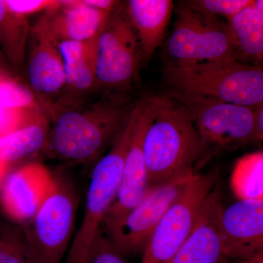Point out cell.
I'll return each mask as SVG.
<instances>
[{
  "label": "cell",
  "instance_id": "6da1fadb",
  "mask_svg": "<svg viewBox=\"0 0 263 263\" xmlns=\"http://www.w3.org/2000/svg\"><path fill=\"white\" fill-rule=\"evenodd\" d=\"M134 106L114 92L86 106L62 109L53 116L44 151L52 158L91 162L114 143Z\"/></svg>",
  "mask_w": 263,
  "mask_h": 263
},
{
  "label": "cell",
  "instance_id": "7a4b0ae2",
  "mask_svg": "<svg viewBox=\"0 0 263 263\" xmlns=\"http://www.w3.org/2000/svg\"><path fill=\"white\" fill-rule=\"evenodd\" d=\"M143 153L150 188L195 174L198 136L190 112L179 100L167 94L154 97Z\"/></svg>",
  "mask_w": 263,
  "mask_h": 263
},
{
  "label": "cell",
  "instance_id": "3957f363",
  "mask_svg": "<svg viewBox=\"0 0 263 263\" xmlns=\"http://www.w3.org/2000/svg\"><path fill=\"white\" fill-rule=\"evenodd\" d=\"M171 90L256 108L263 102L262 66L226 57L192 64L170 63L164 71Z\"/></svg>",
  "mask_w": 263,
  "mask_h": 263
},
{
  "label": "cell",
  "instance_id": "277c9868",
  "mask_svg": "<svg viewBox=\"0 0 263 263\" xmlns=\"http://www.w3.org/2000/svg\"><path fill=\"white\" fill-rule=\"evenodd\" d=\"M167 95L186 107L196 128L199 154L195 167H201L223 152L259 143L255 108L174 90Z\"/></svg>",
  "mask_w": 263,
  "mask_h": 263
},
{
  "label": "cell",
  "instance_id": "5b68a950",
  "mask_svg": "<svg viewBox=\"0 0 263 263\" xmlns=\"http://www.w3.org/2000/svg\"><path fill=\"white\" fill-rule=\"evenodd\" d=\"M136 111V105L108 154L93 169L84 217L73 235L64 263H86L87 261L91 245L101 230L105 215L113 204L120 186Z\"/></svg>",
  "mask_w": 263,
  "mask_h": 263
},
{
  "label": "cell",
  "instance_id": "8992f818",
  "mask_svg": "<svg viewBox=\"0 0 263 263\" xmlns=\"http://www.w3.org/2000/svg\"><path fill=\"white\" fill-rule=\"evenodd\" d=\"M78 196L68 180L55 176L51 193L23 228L39 263H62L72 238Z\"/></svg>",
  "mask_w": 263,
  "mask_h": 263
},
{
  "label": "cell",
  "instance_id": "52a82bcc",
  "mask_svg": "<svg viewBox=\"0 0 263 263\" xmlns=\"http://www.w3.org/2000/svg\"><path fill=\"white\" fill-rule=\"evenodd\" d=\"M142 62L138 37L120 3L109 14L96 40L98 86L122 93L130 87Z\"/></svg>",
  "mask_w": 263,
  "mask_h": 263
},
{
  "label": "cell",
  "instance_id": "ba28073f",
  "mask_svg": "<svg viewBox=\"0 0 263 263\" xmlns=\"http://www.w3.org/2000/svg\"><path fill=\"white\" fill-rule=\"evenodd\" d=\"M176 14L174 31L166 45L173 64L197 63L226 57L239 60L224 19L199 13L183 2L176 8Z\"/></svg>",
  "mask_w": 263,
  "mask_h": 263
},
{
  "label": "cell",
  "instance_id": "9c48e42d",
  "mask_svg": "<svg viewBox=\"0 0 263 263\" xmlns=\"http://www.w3.org/2000/svg\"><path fill=\"white\" fill-rule=\"evenodd\" d=\"M214 176L194 175L156 227L141 263H168L191 234L209 194Z\"/></svg>",
  "mask_w": 263,
  "mask_h": 263
},
{
  "label": "cell",
  "instance_id": "30bf717a",
  "mask_svg": "<svg viewBox=\"0 0 263 263\" xmlns=\"http://www.w3.org/2000/svg\"><path fill=\"white\" fill-rule=\"evenodd\" d=\"M190 179L175 180L151 187L122 220L102 231L124 257L143 254L156 227Z\"/></svg>",
  "mask_w": 263,
  "mask_h": 263
},
{
  "label": "cell",
  "instance_id": "8fae6325",
  "mask_svg": "<svg viewBox=\"0 0 263 263\" xmlns=\"http://www.w3.org/2000/svg\"><path fill=\"white\" fill-rule=\"evenodd\" d=\"M153 114L154 97L137 103L136 119L124 160L120 186L104 219L102 230L108 229L122 220L150 189L143 153V141Z\"/></svg>",
  "mask_w": 263,
  "mask_h": 263
},
{
  "label": "cell",
  "instance_id": "7c38bea8",
  "mask_svg": "<svg viewBox=\"0 0 263 263\" xmlns=\"http://www.w3.org/2000/svg\"><path fill=\"white\" fill-rule=\"evenodd\" d=\"M55 176L44 164L29 162L5 178L0 203L3 212L15 222H27L51 193Z\"/></svg>",
  "mask_w": 263,
  "mask_h": 263
},
{
  "label": "cell",
  "instance_id": "4fadbf2b",
  "mask_svg": "<svg viewBox=\"0 0 263 263\" xmlns=\"http://www.w3.org/2000/svg\"><path fill=\"white\" fill-rule=\"evenodd\" d=\"M219 233L228 259L248 258L263 250V200H238L224 207Z\"/></svg>",
  "mask_w": 263,
  "mask_h": 263
},
{
  "label": "cell",
  "instance_id": "5bb4252c",
  "mask_svg": "<svg viewBox=\"0 0 263 263\" xmlns=\"http://www.w3.org/2000/svg\"><path fill=\"white\" fill-rule=\"evenodd\" d=\"M27 57V78L41 96L59 94L65 87V73L59 43L51 35L46 14L31 27Z\"/></svg>",
  "mask_w": 263,
  "mask_h": 263
},
{
  "label": "cell",
  "instance_id": "9a60e30c",
  "mask_svg": "<svg viewBox=\"0 0 263 263\" xmlns=\"http://www.w3.org/2000/svg\"><path fill=\"white\" fill-rule=\"evenodd\" d=\"M224 206L219 192L209 194L196 224L168 263H228L221 249L219 224Z\"/></svg>",
  "mask_w": 263,
  "mask_h": 263
},
{
  "label": "cell",
  "instance_id": "2e32d148",
  "mask_svg": "<svg viewBox=\"0 0 263 263\" xmlns=\"http://www.w3.org/2000/svg\"><path fill=\"white\" fill-rule=\"evenodd\" d=\"M60 3L58 9L45 13L48 29L58 43L93 39L110 13L90 8L82 0H60Z\"/></svg>",
  "mask_w": 263,
  "mask_h": 263
},
{
  "label": "cell",
  "instance_id": "e0dca14e",
  "mask_svg": "<svg viewBox=\"0 0 263 263\" xmlns=\"http://www.w3.org/2000/svg\"><path fill=\"white\" fill-rule=\"evenodd\" d=\"M174 5L171 0H129L125 3L141 48L142 61H149L162 44Z\"/></svg>",
  "mask_w": 263,
  "mask_h": 263
},
{
  "label": "cell",
  "instance_id": "ac0fdd59",
  "mask_svg": "<svg viewBox=\"0 0 263 263\" xmlns=\"http://www.w3.org/2000/svg\"><path fill=\"white\" fill-rule=\"evenodd\" d=\"M96 40L95 37L88 41L59 43L65 68V88L83 94L98 86L95 69Z\"/></svg>",
  "mask_w": 263,
  "mask_h": 263
},
{
  "label": "cell",
  "instance_id": "d6986e66",
  "mask_svg": "<svg viewBox=\"0 0 263 263\" xmlns=\"http://www.w3.org/2000/svg\"><path fill=\"white\" fill-rule=\"evenodd\" d=\"M226 22L240 61L261 66L263 58V13L251 4Z\"/></svg>",
  "mask_w": 263,
  "mask_h": 263
},
{
  "label": "cell",
  "instance_id": "ffe728a7",
  "mask_svg": "<svg viewBox=\"0 0 263 263\" xmlns=\"http://www.w3.org/2000/svg\"><path fill=\"white\" fill-rule=\"evenodd\" d=\"M50 123L46 115L0 138V161L10 164L27 156L44 151Z\"/></svg>",
  "mask_w": 263,
  "mask_h": 263
},
{
  "label": "cell",
  "instance_id": "44dd1931",
  "mask_svg": "<svg viewBox=\"0 0 263 263\" xmlns=\"http://www.w3.org/2000/svg\"><path fill=\"white\" fill-rule=\"evenodd\" d=\"M31 26L26 17L15 14L0 0V51L15 68L25 62Z\"/></svg>",
  "mask_w": 263,
  "mask_h": 263
},
{
  "label": "cell",
  "instance_id": "7402d4cb",
  "mask_svg": "<svg viewBox=\"0 0 263 263\" xmlns=\"http://www.w3.org/2000/svg\"><path fill=\"white\" fill-rule=\"evenodd\" d=\"M230 187L238 200H263L262 151L238 159L232 171Z\"/></svg>",
  "mask_w": 263,
  "mask_h": 263
},
{
  "label": "cell",
  "instance_id": "603a6c76",
  "mask_svg": "<svg viewBox=\"0 0 263 263\" xmlns=\"http://www.w3.org/2000/svg\"><path fill=\"white\" fill-rule=\"evenodd\" d=\"M0 263H39L23 228H6L0 231Z\"/></svg>",
  "mask_w": 263,
  "mask_h": 263
},
{
  "label": "cell",
  "instance_id": "cb8c5ba5",
  "mask_svg": "<svg viewBox=\"0 0 263 263\" xmlns=\"http://www.w3.org/2000/svg\"><path fill=\"white\" fill-rule=\"evenodd\" d=\"M199 13L226 20L252 4V0H189L182 1Z\"/></svg>",
  "mask_w": 263,
  "mask_h": 263
},
{
  "label": "cell",
  "instance_id": "d4e9b609",
  "mask_svg": "<svg viewBox=\"0 0 263 263\" xmlns=\"http://www.w3.org/2000/svg\"><path fill=\"white\" fill-rule=\"evenodd\" d=\"M32 92L13 79H0V109L39 107Z\"/></svg>",
  "mask_w": 263,
  "mask_h": 263
},
{
  "label": "cell",
  "instance_id": "484cf974",
  "mask_svg": "<svg viewBox=\"0 0 263 263\" xmlns=\"http://www.w3.org/2000/svg\"><path fill=\"white\" fill-rule=\"evenodd\" d=\"M45 115L41 106L0 109V138Z\"/></svg>",
  "mask_w": 263,
  "mask_h": 263
},
{
  "label": "cell",
  "instance_id": "4316f807",
  "mask_svg": "<svg viewBox=\"0 0 263 263\" xmlns=\"http://www.w3.org/2000/svg\"><path fill=\"white\" fill-rule=\"evenodd\" d=\"M86 263L130 262L115 248L103 232L100 230L90 248Z\"/></svg>",
  "mask_w": 263,
  "mask_h": 263
},
{
  "label": "cell",
  "instance_id": "83f0119b",
  "mask_svg": "<svg viewBox=\"0 0 263 263\" xmlns=\"http://www.w3.org/2000/svg\"><path fill=\"white\" fill-rule=\"evenodd\" d=\"M9 9L15 14L26 17L34 13H45L61 7L60 0H5Z\"/></svg>",
  "mask_w": 263,
  "mask_h": 263
},
{
  "label": "cell",
  "instance_id": "f1b7e54d",
  "mask_svg": "<svg viewBox=\"0 0 263 263\" xmlns=\"http://www.w3.org/2000/svg\"><path fill=\"white\" fill-rule=\"evenodd\" d=\"M83 3L90 8L105 12L111 13L120 4V2L114 0H82Z\"/></svg>",
  "mask_w": 263,
  "mask_h": 263
},
{
  "label": "cell",
  "instance_id": "f546056e",
  "mask_svg": "<svg viewBox=\"0 0 263 263\" xmlns=\"http://www.w3.org/2000/svg\"><path fill=\"white\" fill-rule=\"evenodd\" d=\"M255 124L259 143L263 138V103L255 108Z\"/></svg>",
  "mask_w": 263,
  "mask_h": 263
},
{
  "label": "cell",
  "instance_id": "4dcf8cb0",
  "mask_svg": "<svg viewBox=\"0 0 263 263\" xmlns=\"http://www.w3.org/2000/svg\"><path fill=\"white\" fill-rule=\"evenodd\" d=\"M236 263H263V250L248 258L238 259Z\"/></svg>",
  "mask_w": 263,
  "mask_h": 263
},
{
  "label": "cell",
  "instance_id": "1f68e13d",
  "mask_svg": "<svg viewBox=\"0 0 263 263\" xmlns=\"http://www.w3.org/2000/svg\"><path fill=\"white\" fill-rule=\"evenodd\" d=\"M8 167H9V164L0 161V186L4 181L5 178L6 177Z\"/></svg>",
  "mask_w": 263,
  "mask_h": 263
},
{
  "label": "cell",
  "instance_id": "d6a6232c",
  "mask_svg": "<svg viewBox=\"0 0 263 263\" xmlns=\"http://www.w3.org/2000/svg\"><path fill=\"white\" fill-rule=\"evenodd\" d=\"M252 5L256 10H259V12H262V13H263L262 0H253V1H252Z\"/></svg>",
  "mask_w": 263,
  "mask_h": 263
},
{
  "label": "cell",
  "instance_id": "836d02e7",
  "mask_svg": "<svg viewBox=\"0 0 263 263\" xmlns=\"http://www.w3.org/2000/svg\"><path fill=\"white\" fill-rule=\"evenodd\" d=\"M8 62L7 61L3 53L0 51V68L7 69L8 68Z\"/></svg>",
  "mask_w": 263,
  "mask_h": 263
},
{
  "label": "cell",
  "instance_id": "e575fe53",
  "mask_svg": "<svg viewBox=\"0 0 263 263\" xmlns=\"http://www.w3.org/2000/svg\"><path fill=\"white\" fill-rule=\"evenodd\" d=\"M3 76H0V79H1L2 78H3Z\"/></svg>",
  "mask_w": 263,
  "mask_h": 263
}]
</instances>
